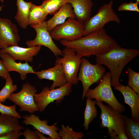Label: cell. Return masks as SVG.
<instances>
[{"mask_svg":"<svg viewBox=\"0 0 139 139\" xmlns=\"http://www.w3.org/2000/svg\"><path fill=\"white\" fill-rule=\"evenodd\" d=\"M63 56L57 57L55 64H60L65 76L67 83L76 85L78 83L77 74L79 70L81 58L79 57L72 49L65 47L62 50Z\"/></svg>","mask_w":139,"mask_h":139,"instance_id":"8","label":"cell"},{"mask_svg":"<svg viewBox=\"0 0 139 139\" xmlns=\"http://www.w3.org/2000/svg\"><path fill=\"white\" fill-rule=\"evenodd\" d=\"M24 129V127L20 124L18 119L0 114V137L13 131Z\"/></svg>","mask_w":139,"mask_h":139,"instance_id":"21","label":"cell"},{"mask_svg":"<svg viewBox=\"0 0 139 139\" xmlns=\"http://www.w3.org/2000/svg\"><path fill=\"white\" fill-rule=\"evenodd\" d=\"M10 77L9 72L7 70L3 61L0 60V77L6 80Z\"/></svg>","mask_w":139,"mask_h":139,"instance_id":"33","label":"cell"},{"mask_svg":"<svg viewBox=\"0 0 139 139\" xmlns=\"http://www.w3.org/2000/svg\"><path fill=\"white\" fill-rule=\"evenodd\" d=\"M3 7V6H2V5H1L0 6V11H2V8Z\"/></svg>","mask_w":139,"mask_h":139,"instance_id":"35","label":"cell"},{"mask_svg":"<svg viewBox=\"0 0 139 139\" xmlns=\"http://www.w3.org/2000/svg\"><path fill=\"white\" fill-rule=\"evenodd\" d=\"M96 104L100 108L101 120L100 126L107 128L108 134L111 139H127L124 132V116L118 112L109 105L95 100Z\"/></svg>","mask_w":139,"mask_h":139,"instance_id":"3","label":"cell"},{"mask_svg":"<svg viewBox=\"0 0 139 139\" xmlns=\"http://www.w3.org/2000/svg\"><path fill=\"white\" fill-rule=\"evenodd\" d=\"M139 3L132 1L128 3H123L120 5L118 7L119 11H135L139 12L138 5Z\"/></svg>","mask_w":139,"mask_h":139,"instance_id":"30","label":"cell"},{"mask_svg":"<svg viewBox=\"0 0 139 139\" xmlns=\"http://www.w3.org/2000/svg\"><path fill=\"white\" fill-rule=\"evenodd\" d=\"M41 48V46L28 48L22 47L18 46H11L3 49H0V52L8 53L15 60L32 62L33 57L38 53Z\"/></svg>","mask_w":139,"mask_h":139,"instance_id":"15","label":"cell"},{"mask_svg":"<svg viewBox=\"0 0 139 139\" xmlns=\"http://www.w3.org/2000/svg\"><path fill=\"white\" fill-rule=\"evenodd\" d=\"M65 47L70 48L82 58L104 53L118 45L117 42L103 28L71 41H60Z\"/></svg>","mask_w":139,"mask_h":139,"instance_id":"1","label":"cell"},{"mask_svg":"<svg viewBox=\"0 0 139 139\" xmlns=\"http://www.w3.org/2000/svg\"><path fill=\"white\" fill-rule=\"evenodd\" d=\"M32 4L31 2H26L24 0H16L17 11L14 18L22 29H26L28 25V16Z\"/></svg>","mask_w":139,"mask_h":139,"instance_id":"20","label":"cell"},{"mask_svg":"<svg viewBox=\"0 0 139 139\" xmlns=\"http://www.w3.org/2000/svg\"><path fill=\"white\" fill-rule=\"evenodd\" d=\"M5 80V85L0 91V101L3 103H4L11 94L16 91L18 88L16 85L13 84V80L10 76Z\"/></svg>","mask_w":139,"mask_h":139,"instance_id":"27","label":"cell"},{"mask_svg":"<svg viewBox=\"0 0 139 139\" xmlns=\"http://www.w3.org/2000/svg\"><path fill=\"white\" fill-rule=\"evenodd\" d=\"M30 26L34 29L36 34L34 39L26 41L25 44L28 47L43 46L49 49L56 57L57 56H63L62 50L55 44L47 29L46 21L39 24H31Z\"/></svg>","mask_w":139,"mask_h":139,"instance_id":"11","label":"cell"},{"mask_svg":"<svg viewBox=\"0 0 139 139\" xmlns=\"http://www.w3.org/2000/svg\"><path fill=\"white\" fill-rule=\"evenodd\" d=\"M48 15L41 5L38 6L33 4L29 12L28 25L39 24L45 21Z\"/></svg>","mask_w":139,"mask_h":139,"instance_id":"23","label":"cell"},{"mask_svg":"<svg viewBox=\"0 0 139 139\" xmlns=\"http://www.w3.org/2000/svg\"><path fill=\"white\" fill-rule=\"evenodd\" d=\"M128 76V85L139 95V73L128 67L127 70Z\"/></svg>","mask_w":139,"mask_h":139,"instance_id":"28","label":"cell"},{"mask_svg":"<svg viewBox=\"0 0 139 139\" xmlns=\"http://www.w3.org/2000/svg\"><path fill=\"white\" fill-rule=\"evenodd\" d=\"M22 123L26 125L32 126L34 129H36L44 134L48 135L51 139H61L57 131L59 129L56 125V123L51 125H48V121L44 119L41 120L38 115L32 114L29 116L23 115Z\"/></svg>","mask_w":139,"mask_h":139,"instance_id":"13","label":"cell"},{"mask_svg":"<svg viewBox=\"0 0 139 139\" xmlns=\"http://www.w3.org/2000/svg\"><path fill=\"white\" fill-rule=\"evenodd\" d=\"M37 91L35 86L26 82L22 85L20 91L12 93L8 99L18 106L20 111L33 114L39 111L34 100V96Z\"/></svg>","mask_w":139,"mask_h":139,"instance_id":"10","label":"cell"},{"mask_svg":"<svg viewBox=\"0 0 139 139\" xmlns=\"http://www.w3.org/2000/svg\"><path fill=\"white\" fill-rule=\"evenodd\" d=\"M16 25L7 19L0 18V49L18 46L20 40Z\"/></svg>","mask_w":139,"mask_h":139,"instance_id":"12","label":"cell"},{"mask_svg":"<svg viewBox=\"0 0 139 139\" xmlns=\"http://www.w3.org/2000/svg\"><path fill=\"white\" fill-rule=\"evenodd\" d=\"M95 101L87 98L86 105L84 113L83 126L84 130H88L89 125L98 116V112L95 107Z\"/></svg>","mask_w":139,"mask_h":139,"instance_id":"24","label":"cell"},{"mask_svg":"<svg viewBox=\"0 0 139 139\" xmlns=\"http://www.w3.org/2000/svg\"><path fill=\"white\" fill-rule=\"evenodd\" d=\"M113 3V1L111 0L108 3L103 4L100 7L95 14L83 23V36L103 28L108 22H114L120 24V20L112 8Z\"/></svg>","mask_w":139,"mask_h":139,"instance_id":"5","label":"cell"},{"mask_svg":"<svg viewBox=\"0 0 139 139\" xmlns=\"http://www.w3.org/2000/svg\"><path fill=\"white\" fill-rule=\"evenodd\" d=\"M84 32L83 23L75 19L69 18L55 27L50 34L52 39L56 41H71L83 36Z\"/></svg>","mask_w":139,"mask_h":139,"instance_id":"7","label":"cell"},{"mask_svg":"<svg viewBox=\"0 0 139 139\" xmlns=\"http://www.w3.org/2000/svg\"><path fill=\"white\" fill-rule=\"evenodd\" d=\"M115 89L120 91L123 94L124 102L130 107L132 118L139 119V95L128 85L121 84L114 87Z\"/></svg>","mask_w":139,"mask_h":139,"instance_id":"17","label":"cell"},{"mask_svg":"<svg viewBox=\"0 0 139 139\" xmlns=\"http://www.w3.org/2000/svg\"><path fill=\"white\" fill-rule=\"evenodd\" d=\"M66 0H45L41 5L48 15H54L62 6L66 3Z\"/></svg>","mask_w":139,"mask_h":139,"instance_id":"25","label":"cell"},{"mask_svg":"<svg viewBox=\"0 0 139 139\" xmlns=\"http://www.w3.org/2000/svg\"><path fill=\"white\" fill-rule=\"evenodd\" d=\"M110 72L105 73L99 84L93 89H89L85 97L104 102L115 110L121 113L125 111L124 106L117 100L112 91L110 83Z\"/></svg>","mask_w":139,"mask_h":139,"instance_id":"4","label":"cell"},{"mask_svg":"<svg viewBox=\"0 0 139 139\" xmlns=\"http://www.w3.org/2000/svg\"><path fill=\"white\" fill-rule=\"evenodd\" d=\"M21 130L13 131L0 137V139H18L23 135Z\"/></svg>","mask_w":139,"mask_h":139,"instance_id":"31","label":"cell"},{"mask_svg":"<svg viewBox=\"0 0 139 139\" xmlns=\"http://www.w3.org/2000/svg\"><path fill=\"white\" fill-rule=\"evenodd\" d=\"M139 54L136 49H126L118 44L108 51L96 56V63L106 66L111 74V86L120 85L119 79L125 66Z\"/></svg>","mask_w":139,"mask_h":139,"instance_id":"2","label":"cell"},{"mask_svg":"<svg viewBox=\"0 0 139 139\" xmlns=\"http://www.w3.org/2000/svg\"><path fill=\"white\" fill-rule=\"evenodd\" d=\"M25 139H39L34 131L26 128L23 132V135Z\"/></svg>","mask_w":139,"mask_h":139,"instance_id":"32","label":"cell"},{"mask_svg":"<svg viewBox=\"0 0 139 139\" xmlns=\"http://www.w3.org/2000/svg\"><path fill=\"white\" fill-rule=\"evenodd\" d=\"M72 85L67 83L57 89L50 90L48 86L44 87L41 92L35 94L34 100L39 111L44 112L48 105L55 101L59 103L65 97L70 95L72 91Z\"/></svg>","mask_w":139,"mask_h":139,"instance_id":"9","label":"cell"},{"mask_svg":"<svg viewBox=\"0 0 139 139\" xmlns=\"http://www.w3.org/2000/svg\"><path fill=\"white\" fill-rule=\"evenodd\" d=\"M0 58L2 59L3 63L8 72L15 71L20 75L21 79L24 80L27 75L29 73L34 74L35 71L32 66L27 62L25 63H17L15 60L9 54L5 52H0Z\"/></svg>","mask_w":139,"mask_h":139,"instance_id":"16","label":"cell"},{"mask_svg":"<svg viewBox=\"0 0 139 139\" xmlns=\"http://www.w3.org/2000/svg\"><path fill=\"white\" fill-rule=\"evenodd\" d=\"M59 136L62 139H81L84 136L81 132H76L68 125H61V129L58 132Z\"/></svg>","mask_w":139,"mask_h":139,"instance_id":"26","label":"cell"},{"mask_svg":"<svg viewBox=\"0 0 139 139\" xmlns=\"http://www.w3.org/2000/svg\"><path fill=\"white\" fill-rule=\"evenodd\" d=\"M136 2L139 3V0H136Z\"/></svg>","mask_w":139,"mask_h":139,"instance_id":"36","label":"cell"},{"mask_svg":"<svg viewBox=\"0 0 139 139\" xmlns=\"http://www.w3.org/2000/svg\"><path fill=\"white\" fill-rule=\"evenodd\" d=\"M0 1H1L2 2H3V0H0Z\"/></svg>","mask_w":139,"mask_h":139,"instance_id":"37","label":"cell"},{"mask_svg":"<svg viewBox=\"0 0 139 139\" xmlns=\"http://www.w3.org/2000/svg\"><path fill=\"white\" fill-rule=\"evenodd\" d=\"M124 132L128 139H139V120L124 116Z\"/></svg>","mask_w":139,"mask_h":139,"instance_id":"22","label":"cell"},{"mask_svg":"<svg viewBox=\"0 0 139 139\" xmlns=\"http://www.w3.org/2000/svg\"><path fill=\"white\" fill-rule=\"evenodd\" d=\"M34 74L37 75L39 80L46 79L52 81L53 82L49 88L50 90L61 87L67 83L62 65L60 64H55L53 67L40 71L35 72Z\"/></svg>","mask_w":139,"mask_h":139,"instance_id":"14","label":"cell"},{"mask_svg":"<svg viewBox=\"0 0 139 139\" xmlns=\"http://www.w3.org/2000/svg\"><path fill=\"white\" fill-rule=\"evenodd\" d=\"M69 18L75 19L71 5L66 3L46 21L48 31L50 32L55 27L64 23Z\"/></svg>","mask_w":139,"mask_h":139,"instance_id":"19","label":"cell"},{"mask_svg":"<svg viewBox=\"0 0 139 139\" xmlns=\"http://www.w3.org/2000/svg\"><path fill=\"white\" fill-rule=\"evenodd\" d=\"M102 65L97 63L93 65L87 59L81 58L77 80L81 82L83 85L82 100L90 86L94 83H99L102 79L106 72L105 68Z\"/></svg>","mask_w":139,"mask_h":139,"instance_id":"6","label":"cell"},{"mask_svg":"<svg viewBox=\"0 0 139 139\" xmlns=\"http://www.w3.org/2000/svg\"><path fill=\"white\" fill-rule=\"evenodd\" d=\"M66 3L71 5L78 21L84 23L90 17L93 5L91 0H67Z\"/></svg>","mask_w":139,"mask_h":139,"instance_id":"18","label":"cell"},{"mask_svg":"<svg viewBox=\"0 0 139 139\" xmlns=\"http://www.w3.org/2000/svg\"><path fill=\"white\" fill-rule=\"evenodd\" d=\"M15 105L7 106L3 105L0 101V113L1 114L14 117L18 119L21 117L16 110Z\"/></svg>","mask_w":139,"mask_h":139,"instance_id":"29","label":"cell"},{"mask_svg":"<svg viewBox=\"0 0 139 139\" xmlns=\"http://www.w3.org/2000/svg\"><path fill=\"white\" fill-rule=\"evenodd\" d=\"M34 131L37 136L39 138V139H51V138L49 137L48 138H47L45 137L44 135V134L39 131L36 130L35 129Z\"/></svg>","mask_w":139,"mask_h":139,"instance_id":"34","label":"cell"}]
</instances>
